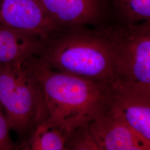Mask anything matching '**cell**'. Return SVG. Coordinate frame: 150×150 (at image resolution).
<instances>
[{"instance_id": "obj_1", "label": "cell", "mask_w": 150, "mask_h": 150, "mask_svg": "<svg viewBox=\"0 0 150 150\" xmlns=\"http://www.w3.org/2000/svg\"><path fill=\"white\" fill-rule=\"evenodd\" d=\"M113 25L61 28L42 39L36 56L50 69L87 80L112 82Z\"/></svg>"}, {"instance_id": "obj_2", "label": "cell", "mask_w": 150, "mask_h": 150, "mask_svg": "<svg viewBox=\"0 0 150 150\" xmlns=\"http://www.w3.org/2000/svg\"><path fill=\"white\" fill-rule=\"evenodd\" d=\"M36 59L47 111L43 123L70 133L93 121L108 107L113 81L87 80L54 71Z\"/></svg>"}, {"instance_id": "obj_3", "label": "cell", "mask_w": 150, "mask_h": 150, "mask_svg": "<svg viewBox=\"0 0 150 150\" xmlns=\"http://www.w3.org/2000/svg\"><path fill=\"white\" fill-rule=\"evenodd\" d=\"M36 56L23 62L0 63V104L11 131L27 137L47 119Z\"/></svg>"}, {"instance_id": "obj_4", "label": "cell", "mask_w": 150, "mask_h": 150, "mask_svg": "<svg viewBox=\"0 0 150 150\" xmlns=\"http://www.w3.org/2000/svg\"><path fill=\"white\" fill-rule=\"evenodd\" d=\"M113 38V82L150 93V20L115 23Z\"/></svg>"}, {"instance_id": "obj_5", "label": "cell", "mask_w": 150, "mask_h": 150, "mask_svg": "<svg viewBox=\"0 0 150 150\" xmlns=\"http://www.w3.org/2000/svg\"><path fill=\"white\" fill-rule=\"evenodd\" d=\"M38 1L51 20L60 28L104 27L113 20L108 0Z\"/></svg>"}, {"instance_id": "obj_6", "label": "cell", "mask_w": 150, "mask_h": 150, "mask_svg": "<svg viewBox=\"0 0 150 150\" xmlns=\"http://www.w3.org/2000/svg\"><path fill=\"white\" fill-rule=\"evenodd\" d=\"M110 103L150 147V93L113 82Z\"/></svg>"}, {"instance_id": "obj_7", "label": "cell", "mask_w": 150, "mask_h": 150, "mask_svg": "<svg viewBox=\"0 0 150 150\" xmlns=\"http://www.w3.org/2000/svg\"><path fill=\"white\" fill-rule=\"evenodd\" d=\"M0 23L42 38L60 28L38 0H0Z\"/></svg>"}, {"instance_id": "obj_8", "label": "cell", "mask_w": 150, "mask_h": 150, "mask_svg": "<svg viewBox=\"0 0 150 150\" xmlns=\"http://www.w3.org/2000/svg\"><path fill=\"white\" fill-rule=\"evenodd\" d=\"M99 150H149L150 147L129 127L110 103L89 122Z\"/></svg>"}, {"instance_id": "obj_9", "label": "cell", "mask_w": 150, "mask_h": 150, "mask_svg": "<svg viewBox=\"0 0 150 150\" xmlns=\"http://www.w3.org/2000/svg\"><path fill=\"white\" fill-rule=\"evenodd\" d=\"M42 39L0 23V63L21 62L36 56Z\"/></svg>"}, {"instance_id": "obj_10", "label": "cell", "mask_w": 150, "mask_h": 150, "mask_svg": "<svg viewBox=\"0 0 150 150\" xmlns=\"http://www.w3.org/2000/svg\"><path fill=\"white\" fill-rule=\"evenodd\" d=\"M69 132L58 127L42 123L16 149L24 150H65Z\"/></svg>"}, {"instance_id": "obj_11", "label": "cell", "mask_w": 150, "mask_h": 150, "mask_svg": "<svg viewBox=\"0 0 150 150\" xmlns=\"http://www.w3.org/2000/svg\"><path fill=\"white\" fill-rule=\"evenodd\" d=\"M108 1L116 24H134L150 20V0Z\"/></svg>"}, {"instance_id": "obj_12", "label": "cell", "mask_w": 150, "mask_h": 150, "mask_svg": "<svg viewBox=\"0 0 150 150\" xmlns=\"http://www.w3.org/2000/svg\"><path fill=\"white\" fill-rule=\"evenodd\" d=\"M65 150H99L89 123L71 131L67 137Z\"/></svg>"}, {"instance_id": "obj_13", "label": "cell", "mask_w": 150, "mask_h": 150, "mask_svg": "<svg viewBox=\"0 0 150 150\" xmlns=\"http://www.w3.org/2000/svg\"><path fill=\"white\" fill-rule=\"evenodd\" d=\"M11 131L4 110L0 104V150H16L10 137Z\"/></svg>"}]
</instances>
